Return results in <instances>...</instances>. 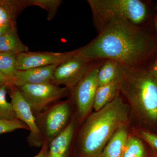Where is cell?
I'll return each instance as SVG.
<instances>
[{"mask_svg":"<svg viewBox=\"0 0 157 157\" xmlns=\"http://www.w3.org/2000/svg\"><path fill=\"white\" fill-rule=\"evenodd\" d=\"M104 60H98L89 72L73 88L70 90L74 114L81 124L91 113L98 87V71Z\"/></svg>","mask_w":157,"mask_h":157,"instance_id":"6","label":"cell"},{"mask_svg":"<svg viewBox=\"0 0 157 157\" xmlns=\"http://www.w3.org/2000/svg\"><path fill=\"white\" fill-rule=\"evenodd\" d=\"M140 138L148 144L157 154V134L148 131L140 130L137 132Z\"/></svg>","mask_w":157,"mask_h":157,"instance_id":"22","label":"cell"},{"mask_svg":"<svg viewBox=\"0 0 157 157\" xmlns=\"http://www.w3.org/2000/svg\"><path fill=\"white\" fill-rule=\"evenodd\" d=\"M59 65L17 70L6 85L19 87L26 85L52 83L54 73Z\"/></svg>","mask_w":157,"mask_h":157,"instance_id":"12","label":"cell"},{"mask_svg":"<svg viewBox=\"0 0 157 157\" xmlns=\"http://www.w3.org/2000/svg\"><path fill=\"white\" fill-rule=\"evenodd\" d=\"M118 66V63L112 60H104L98 71V87L108 84L116 79Z\"/></svg>","mask_w":157,"mask_h":157,"instance_id":"16","label":"cell"},{"mask_svg":"<svg viewBox=\"0 0 157 157\" xmlns=\"http://www.w3.org/2000/svg\"><path fill=\"white\" fill-rule=\"evenodd\" d=\"M49 143L47 141H44L39 152L34 157H47Z\"/></svg>","mask_w":157,"mask_h":157,"instance_id":"24","label":"cell"},{"mask_svg":"<svg viewBox=\"0 0 157 157\" xmlns=\"http://www.w3.org/2000/svg\"><path fill=\"white\" fill-rule=\"evenodd\" d=\"M130 113L120 93L102 109L90 113L76 131L71 157H100L116 131L128 124Z\"/></svg>","mask_w":157,"mask_h":157,"instance_id":"2","label":"cell"},{"mask_svg":"<svg viewBox=\"0 0 157 157\" xmlns=\"http://www.w3.org/2000/svg\"><path fill=\"white\" fill-rule=\"evenodd\" d=\"M154 157H157V154H156V155H155Z\"/></svg>","mask_w":157,"mask_h":157,"instance_id":"30","label":"cell"},{"mask_svg":"<svg viewBox=\"0 0 157 157\" xmlns=\"http://www.w3.org/2000/svg\"><path fill=\"white\" fill-rule=\"evenodd\" d=\"M29 51V48L21 41L15 28L0 36V52L18 55Z\"/></svg>","mask_w":157,"mask_h":157,"instance_id":"15","label":"cell"},{"mask_svg":"<svg viewBox=\"0 0 157 157\" xmlns=\"http://www.w3.org/2000/svg\"><path fill=\"white\" fill-rule=\"evenodd\" d=\"M29 2L30 5L40 6L48 12V20L53 18L56 14L57 10L61 3L58 0H33Z\"/></svg>","mask_w":157,"mask_h":157,"instance_id":"20","label":"cell"},{"mask_svg":"<svg viewBox=\"0 0 157 157\" xmlns=\"http://www.w3.org/2000/svg\"><path fill=\"white\" fill-rule=\"evenodd\" d=\"M7 86H0V119L13 121L17 120V116L11 103L6 99Z\"/></svg>","mask_w":157,"mask_h":157,"instance_id":"19","label":"cell"},{"mask_svg":"<svg viewBox=\"0 0 157 157\" xmlns=\"http://www.w3.org/2000/svg\"><path fill=\"white\" fill-rule=\"evenodd\" d=\"M76 50L74 56L57 67L52 83L59 86H64L70 90L84 78L98 61L86 59Z\"/></svg>","mask_w":157,"mask_h":157,"instance_id":"8","label":"cell"},{"mask_svg":"<svg viewBox=\"0 0 157 157\" xmlns=\"http://www.w3.org/2000/svg\"><path fill=\"white\" fill-rule=\"evenodd\" d=\"M93 22L98 34L116 21L139 26H153L155 12L151 2L141 0H88Z\"/></svg>","mask_w":157,"mask_h":157,"instance_id":"4","label":"cell"},{"mask_svg":"<svg viewBox=\"0 0 157 157\" xmlns=\"http://www.w3.org/2000/svg\"><path fill=\"white\" fill-rule=\"evenodd\" d=\"M120 93V86L117 79L108 84L99 86L96 91L93 108L98 111L114 100Z\"/></svg>","mask_w":157,"mask_h":157,"instance_id":"14","label":"cell"},{"mask_svg":"<svg viewBox=\"0 0 157 157\" xmlns=\"http://www.w3.org/2000/svg\"><path fill=\"white\" fill-rule=\"evenodd\" d=\"M153 26L155 30L157 33V14L155 15L153 19Z\"/></svg>","mask_w":157,"mask_h":157,"instance_id":"28","label":"cell"},{"mask_svg":"<svg viewBox=\"0 0 157 157\" xmlns=\"http://www.w3.org/2000/svg\"><path fill=\"white\" fill-rule=\"evenodd\" d=\"M14 28V25H13L0 26V36L8 33Z\"/></svg>","mask_w":157,"mask_h":157,"instance_id":"26","label":"cell"},{"mask_svg":"<svg viewBox=\"0 0 157 157\" xmlns=\"http://www.w3.org/2000/svg\"><path fill=\"white\" fill-rule=\"evenodd\" d=\"M74 114L73 104L69 99L59 101L36 116L37 125L44 141L49 143L63 132Z\"/></svg>","mask_w":157,"mask_h":157,"instance_id":"5","label":"cell"},{"mask_svg":"<svg viewBox=\"0 0 157 157\" xmlns=\"http://www.w3.org/2000/svg\"><path fill=\"white\" fill-rule=\"evenodd\" d=\"M17 56L14 54L0 52V73L7 79V82L17 71Z\"/></svg>","mask_w":157,"mask_h":157,"instance_id":"17","label":"cell"},{"mask_svg":"<svg viewBox=\"0 0 157 157\" xmlns=\"http://www.w3.org/2000/svg\"><path fill=\"white\" fill-rule=\"evenodd\" d=\"M7 86H9L11 90V103L17 118L25 124L30 131L27 137L28 143L31 147H42L44 139L37 126L36 117L30 106L17 87L11 85Z\"/></svg>","mask_w":157,"mask_h":157,"instance_id":"9","label":"cell"},{"mask_svg":"<svg viewBox=\"0 0 157 157\" xmlns=\"http://www.w3.org/2000/svg\"><path fill=\"white\" fill-rule=\"evenodd\" d=\"M77 50L91 61L110 59L128 67L148 70L157 58V33L153 26H139L120 21Z\"/></svg>","mask_w":157,"mask_h":157,"instance_id":"1","label":"cell"},{"mask_svg":"<svg viewBox=\"0 0 157 157\" xmlns=\"http://www.w3.org/2000/svg\"><path fill=\"white\" fill-rule=\"evenodd\" d=\"M128 136L127 124L116 131L101 153L100 157H122Z\"/></svg>","mask_w":157,"mask_h":157,"instance_id":"13","label":"cell"},{"mask_svg":"<svg viewBox=\"0 0 157 157\" xmlns=\"http://www.w3.org/2000/svg\"><path fill=\"white\" fill-rule=\"evenodd\" d=\"M79 124L74 114L65 130L49 142L47 157H71L73 140Z\"/></svg>","mask_w":157,"mask_h":157,"instance_id":"11","label":"cell"},{"mask_svg":"<svg viewBox=\"0 0 157 157\" xmlns=\"http://www.w3.org/2000/svg\"><path fill=\"white\" fill-rule=\"evenodd\" d=\"M117 79L130 113L141 124L157 134V80L148 70L119 63Z\"/></svg>","mask_w":157,"mask_h":157,"instance_id":"3","label":"cell"},{"mask_svg":"<svg viewBox=\"0 0 157 157\" xmlns=\"http://www.w3.org/2000/svg\"><path fill=\"white\" fill-rule=\"evenodd\" d=\"M18 129L29 130L28 128L25 124L19 120L10 121L0 119V135L13 132Z\"/></svg>","mask_w":157,"mask_h":157,"instance_id":"21","label":"cell"},{"mask_svg":"<svg viewBox=\"0 0 157 157\" xmlns=\"http://www.w3.org/2000/svg\"><path fill=\"white\" fill-rule=\"evenodd\" d=\"M77 50L64 52H27L17 56V70H25L50 65H59L76 53Z\"/></svg>","mask_w":157,"mask_h":157,"instance_id":"10","label":"cell"},{"mask_svg":"<svg viewBox=\"0 0 157 157\" xmlns=\"http://www.w3.org/2000/svg\"><path fill=\"white\" fill-rule=\"evenodd\" d=\"M35 116L67 97L70 90L52 83L26 85L17 87Z\"/></svg>","mask_w":157,"mask_h":157,"instance_id":"7","label":"cell"},{"mask_svg":"<svg viewBox=\"0 0 157 157\" xmlns=\"http://www.w3.org/2000/svg\"><path fill=\"white\" fill-rule=\"evenodd\" d=\"M13 25L11 14L8 9L0 4V26Z\"/></svg>","mask_w":157,"mask_h":157,"instance_id":"23","label":"cell"},{"mask_svg":"<svg viewBox=\"0 0 157 157\" xmlns=\"http://www.w3.org/2000/svg\"><path fill=\"white\" fill-rule=\"evenodd\" d=\"M148 72L150 75L157 81V58L149 69Z\"/></svg>","mask_w":157,"mask_h":157,"instance_id":"25","label":"cell"},{"mask_svg":"<svg viewBox=\"0 0 157 157\" xmlns=\"http://www.w3.org/2000/svg\"><path fill=\"white\" fill-rule=\"evenodd\" d=\"M155 11L156 14H157V1L155 5Z\"/></svg>","mask_w":157,"mask_h":157,"instance_id":"29","label":"cell"},{"mask_svg":"<svg viewBox=\"0 0 157 157\" xmlns=\"http://www.w3.org/2000/svg\"><path fill=\"white\" fill-rule=\"evenodd\" d=\"M122 157H147L142 140L135 136H129Z\"/></svg>","mask_w":157,"mask_h":157,"instance_id":"18","label":"cell"},{"mask_svg":"<svg viewBox=\"0 0 157 157\" xmlns=\"http://www.w3.org/2000/svg\"><path fill=\"white\" fill-rule=\"evenodd\" d=\"M7 80L6 78L0 73V86L4 85H7ZM7 86V85H6Z\"/></svg>","mask_w":157,"mask_h":157,"instance_id":"27","label":"cell"}]
</instances>
